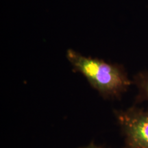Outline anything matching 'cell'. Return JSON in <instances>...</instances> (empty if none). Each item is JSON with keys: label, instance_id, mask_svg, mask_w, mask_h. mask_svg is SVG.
I'll return each mask as SVG.
<instances>
[{"label": "cell", "instance_id": "1", "mask_svg": "<svg viewBox=\"0 0 148 148\" xmlns=\"http://www.w3.org/2000/svg\"><path fill=\"white\" fill-rule=\"evenodd\" d=\"M66 56L73 71L84 75L91 87L104 99H119L133 83L121 64L85 56L71 49L66 51Z\"/></svg>", "mask_w": 148, "mask_h": 148}, {"label": "cell", "instance_id": "2", "mask_svg": "<svg viewBox=\"0 0 148 148\" xmlns=\"http://www.w3.org/2000/svg\"><path fill=\"white\" fill-rule=\"evenodd\" d=\"M124 136V148H148V107L114 111Z\"/></svg>", "mask_w": 148, "mask_h": 148}, {"label": "cell", "instance_id": "3", "mask_svg": "<svg viewBox=\"0 0 148 148\" xmlns=\"http://www.w3.org/2000/svg\"><path fill=\"white\" fill-rule=\"evenodd\" d=\"M132 82L138 90L136 102L148 101V70L136 73L133 77Z\"/></svg>", "mask_w": 148, "mask_h": 148}, {"label": "cell", "instance_id": "4", "mask_svg": "<svg viewBox=\"0 0 148 148\" xmlns=\"http://www.w3.org/2000/svg\"><path fill=\"white\" fill-rule=\"evenodd\" d=\"M79 148H103L101 146H98L96 145L95 144H94L93 143H90L89 145L84 146V147H79Z\"/></svg>", "mask_w": 148, "mask_h": 148}]
</instances>
